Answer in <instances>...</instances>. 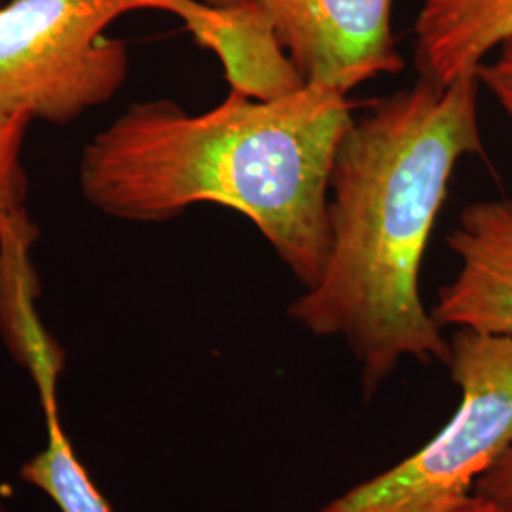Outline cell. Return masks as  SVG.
Returning a JSON list of instances; mask_svg holds the SVG:
<instances>
[{"label":"cell","mask_w":512,"mask_h":512,"mask_svg":"<svg viewBox=\"0 0 512 512\" xmlns=\"http://www.w3.org/2000/svg\"><path fill=\"white\" fill-rule=\"evenodd\" d=\"M44 414L48 442L21 467V480L48 495L61 512H112L109 501L74 454L59 420V410Z\"/></svg>","instance_id":"9"},{"label":"cell","mask_w":512,"mask_h":512,"mask_svg":"<svg viewBox=\"0 0 512 512\" xmlns=\"http://www.w3.org/2000/svg\"><path fill=\"white\" fill-rule=\"evenodd\" d=\"M478 76L418 78L353 122L330 171V251L319 281L289 306L300 327L342 338L370 399L404 359L450 361L425 310L420 270L456 165L482 156Z\"/></svg>","instance_id":"1"},{"label":"cell","mask_w":512,"mask_h":512,"mask_svg":"<svg viewBox=\"0 0 512 512\" xmlns=\"http://www.w3.org/2000/svg\"><path fill=\"white\" fill-rule=\"evenodd\" d=\"M179 18L200 46L217 54L230 90L272 101L306 86L253 0L230 8L190 0Z\"/></svg>","instance_id":"7"},{"label":"cell","mask_w":512,"mask_h":512,"mask_svg":"<svg viewBox=\"0 0 512 512\" xmlns=\"http://www.w3.org/2000/svg\"><path fill=\"white\" fill-rule=\"evenodd\" d=\"M476 76L512 122V37L495 50L492 59L480 65Z\"/></svg>","instance_id":"11"},{"label":"cell","mask_w":512,"mask_h":512,"mask_svg":"<svg viewBox=\"0 0 512 512\" xmlns=\"http://www.w3.org/2000/svg\"><path fill=\"white\" fill-rule=\"evenodd\" d=\"M190 0H10L0 6V110L67 124L110 101L128 76V50L107 37L135 10L177 18Z\"/></svg>","instance_id":"3"},{"label":"cell","mask_w":512,"mask_h":512,"mask_svg":"<svg viewBox=\"0 0 512 512\" xmlns=\"http://www.w3.org/2000/svg\"><path fill=\"white\" fill-rule=\"evenodd\" d=\"M0 512H10L8 511V507L2 503V499H0Z\"/></svg>","instance_id":"15"},{"label":"cell","mask_w":512,"mask_h":512,"mask_svg":"<svg viewBox=\"0 0 512 512\" xmlns=\"http://www.w3.org/2000/svg\"><path fill=\"white\" fill-rule=\"evenodd\" d=\"M31 118L0 110V219L16 217L27 198V175L21 167V145Z\"/></svg>","instance_id":"10"},{"label":"cell","mask_w":512,"mask_h":512,"mask_svg":"<svg viewBox=\"0 0 512 512\" xmlns=\"http://www.w3.org/2000/svg\"><path fill=\"white\" fill-rule=\"evenodd\" d=\"M304 84L353 92L404 69L395 0H253Z\"/></svg>","instance_id":"5"},{"label":"cell","mask_w":512,"mask_h":512,"mask_svg":"<svg viewBox=\"0 0 512 512\" xmlns=\"http://www.w3.org/2000/svg\"><path fill=\"white\" fill-rule=\"evenodd\" d=\"M448 368L458 410L433 440L319 512H456L512 446V336L456 329Z\"/></svg>","instance_id":"4"},{"label":"cell","mask_w":512,"mask_h":512,"mask_svg":"<svg viewBox=\"0 0 512 512\" xmlns=\"http://www.w3.org/2000/svg\"><path fill=\"white\" fill-rule=\"evenodd\" d=\"M456 512H503L494 501L490 499H484V497H478V495H471V499L458 509Z\"/></svg>","instance_id":"13"},{"label":"cell","mask_w":512,"mask_h":512,"mask_svg":"<svg viewBox=\"0 0 512 512\" xmlns=\"http://www.w3.org/2000/svg\"><path fill=\"white\" fill-rule=\"evenodd\" d=\"M459 270L431 315L442 329L512 336V200L469 203L448 236Z\"/></svg>","instance_id":"6"},{"label":"cell","mask_w":512,"mask_h":512,"mask_svg":"<svg viewBox=\"0 0 512 512\" xmlns=\"http://www.w3.org/2000/svg\"><path fill=\"white\" fill-rule=\"evenodd\" d=\"M353 122L348 95L321 84L272 101L230 90L200 114L143 101L86 145L80 190L131 222H165L196 203L234 209L311 289L329 258L330 171Z\"/></svg>","instance_id":"2"},{"label":"cell","mask_w":512,"mask_h":512,"mask_svg":"<svg viewBox=\"0 0 512 512\" xmlns=\"http://www.w3.org/2000/svg\"><path fill=\"white\" fill-rule=\"evenodd\" d=\"M473 494L494 501L503 512H512V446L480 475Z\"/></svg>","instance_id":"12"},{"label":"cell","mask_w":512,"mask_h":512,"mask_svg":"<svg viewBox=\"0 0 512 512\" xmlns=\"http://www.w3.org/2000/svg\"><path fill=\"white\" fill-rule=\"evenodd\" d=\"M412 33L418 78L448 86L512 37V0H421Z\"/></svg>","instance_id":"8"},{"label":"cell","mask_w":512,"mask_h":512,"mask_svg":"<svg viewBox=\"0 0 512 512\" xmlns=\"http://www.w3.org/2000/svg\"><path fill=\"white\" fill-rule=\"evenodd\" d=\"M203 2L209 6H215V8H230V6H236L245 0H203Z\"/></svg>","instance_id":"14"}]
</instances>
